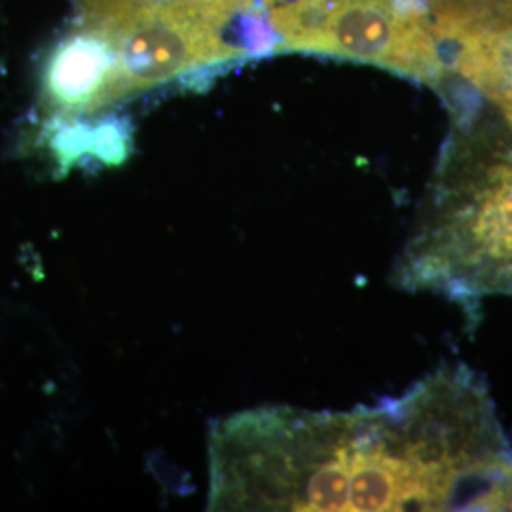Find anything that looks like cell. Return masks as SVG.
Wrapping results in <instances>:
<instances>
[{
  "label": "cell",
  "instance_id": "7a4b0ae2",
  "mask_svg": "<svg viewBox=\"0 0 512 512\" xmlns=\"http://www.w3.org/2000/svg\"><path fill=\"white\" fill-rule=\"evenodd\" d=\"M374 412L404 511H490L512 446L473 370L440 368Z\"/></svg>",
  "mask_w": 512,
  "mask_h": 512
},
{
  "label": "cell",
  "instance_id": "3957f363",
  "mask_svg": "<svg viewBox=\"0 0 512 512\" xmlns=\"http://www.w3.org/2000/svg\"><path fill=\"white\" fill-rule=\"evenodd\" d=\"M393 279L465 310L512 296V145L463 139L444 156Z\"/></svg>",
  "mask_w": 512,
  "mask_h": 512
},
{
  "label": "cell",
  "instance_id": "8992f818",
  "mask_svg": "<svg viewBox=\"0 0 512 512\" xmlns=\"http://www.w3.org/2000/svg\"><path fill=\"white\" fill-rule=\"evenodd\" d=\"M116 55L109 38L76 25L55 46L44 74V99L55 120H76L112 107Z\"/></svg>",
  "mask_w": 512,
  "mask_h": 512
},
{
  "label": "cell",
  "instance_id": "6da1fadb",
  "mask_svg": "<svg viewBox=\"0 0 512 512\" xmlns=\"http://www.w3.org/2000/svg\"><path fill=\"white\" fill-rule=\"evenodd\" d=\"M213 511L365 512L374 429L370 408H260L222 421L209 440Z\"/></svg>",
  "mask_w": 512,
  "mask_h": 512
},
{
  "label": "cell",
  "instance_id": "277c9868",
  "mask_svg": "<svg viewBox=\"0 0 512 512\" xmlns=\"http://www.w3.org/2000/svg\"><path fill=\"white\" fill-rule=\"evenodd\" d=\"M277 52L330 55L439 84L446 74L427 0H279Z\"/></svg>",
  "mask_w": 512,
  "mask_h": 512
},
{
  "label": "cell",
  "instance_id": "5b68a950",
  "mask_svg": "<svg viewBox=\"0 0 512 512\" xmlns=\"http://www.w3.org/2000/svg\"><path fill=\"white\" fill-rule=\"evenodd\" d=\"M450 61L512 129V0H427Z\"/></svg>",
  "mask_w": 512,
  "mask_h": 512
}]
</instances>
